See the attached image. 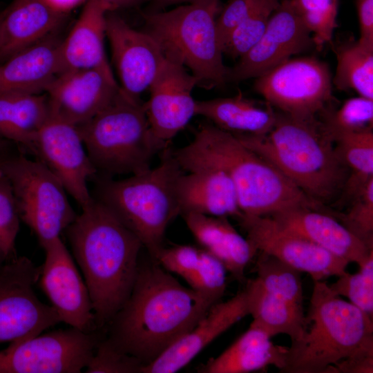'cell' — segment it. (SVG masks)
Instances as JSON below:
<instances>
[{
    "mask_svg": "<svg viewBox=\"0 0 373 373\" xmlns=\"http://www.w3.org/2000/svg\"><path fill=\"white\" fill-rule=\"evenodd\" d=\"M220 300L186 287L156 260L139 262L131 292L106 327L118 350L149 364Z\"/></svg>",
    "mask_w": 373,
    "mask_h": 373,
    "instance_id": "6da1fadb",
    "label": "cell"
},
{
    "mask_svg": "<svg viewBox=\"0 0 373 373\" xmlns=\"http://www.w3.org/2000/svg\"><path fill=\"white\" fill-rule=\"evenodd\" d=\"M65 232L90 294L97 329L102 330L131 292L143 245L95 198Z\"/></svg>",
    "mask_w": 373,
    "mask_h": 373,
    "instance_id": "7a4b0ae2",
    "label": "cell"
},
{
    "mask_svg": "<svg viewBox=\"0 0 373 373\" xmlns=\"http://www.w3.org/2000/svg\"><path fill=\"white\" fill-rule=\"evenodd\" d=\"M184 171L216 168L224 171L236 190L245 216H269L292 207L318 209L274 166L238 137L212 124H203L187 145L172 150Z\"/></svg>",
    "mask_w": 373,
    "mask_h": 373,
    "instance_id": "3957f363",
    "label": "cell"
},
{
    "mask_svg": "<svg viewBox=\"0 0 373 373\" xmlns=\"http://www.w3.org/2000/svg\"><path fill=\"white\" fill-rule=\"evenodd\" d=\"M234 135L318 204L330 200L345 183L346 167L322 122L316 117L276 113L267 134Z\"/></svg>",
    "mask_w": 373,
    "mask_h": 373,
    "instance_id": "277c9868",
    "label": "cell"
},
{
    "mask_svg": "<svg viewBox=\"0 0 373 373\" xmlns=\"http://www.w3.org/2000/svg\"><path fill=\"white\" fill-rule=\"evenodd\" d=\"M313 282L301 336L287 347L280 372L325 373L347 357L373 353L372 317L323 280Z\"/></svg>",
    "mask_w": 373,
    "mask_h": 373,
    "instance_id": "5b68a950",
    "label": "cell"
},
{
    "mask_svg": "<svg viewBox=\"0 0 373 373\" xmlns=\"http://www.w3.org/2000/svg\"><path fill=\"white\" fill-rule=\"evenodd\" d=\"M183 171L167 147L155 168L122 180H99L95 199L140 239L152 259L164 247L168 225L180 215L176 183Z\"/></svg>",
    "mask_w": 373,
    "mask_h": 373,
    "instance_id": "8992f818",
    "label": "cell"
},
{
    "mask_svg": "<svg viewBox=\"0 0 373 373\" xmlns=\"http://www.w3.org/2000/svg\"><path fill=\"white\" fill-rule=\"evenodd\" d=\"M77 126L93 166L106 178L146 171L168 147L152 133L145 104L121 90L110 104Z\"/></svg>",
    "mask_w": 373,
    "mask_h": 373,
    "instance_id": "52a82bcc",
    "label": "cell"
},
{
    "mask_svg": "<svg viewBox=\"0 0 373 373\" xmlns=\"http://www.w3.org/2000/svg\"><path fill=\"white\" fill-rule=\"evenodd\" d=\"M219 0L179 6L144 15L145 32L159 44L166 58L189 69L198 86L211 89L227 82L229 68L216 29Z\"/></svg>",
    "mask_w": 373,
    "mask_h": 373,
    "instance_id": "ba28073f",
    "label": "cell"
},
{
    "mask_svg": "<svg viewBox=\"0 0 373 373\" xmlns=\"http://www.w3.org/2000/svg\"><path fill=\"white\" fill-rule=\"evenodd\" d=\"M0 171L11 184L21 221L42 248L59 238L76 218L63 184L39 160L8 155L0 161Z\"/></svg>",
    "mask_w": 373,
    "mask_h": 373,
    "instance_id": "9c48e42d",
    "label": "cell"
},
{
    "mask_svg": "<svg viewBox=\"0 0 373 373\" xmlns=\"http://www.w3.org/2000/svg\"><path fill=\"white\" fill-rule=\"evenodd\" d=\"M332 76L325 62L312 57L289 58L256 77L254 88L281 113L311 119L332 97Z\"/></svg>",
    "mask_w": 373,
    "mask_h": 373,
    "instance_id": "30bf717a",
    "label": "cell"
},
{
    "mask_svg": "<svg viewBox=\"0 0 373 373\" xmlns=\"http://www.w3.org/2000/svg\"><path fill=\"white\" fill-rule=\"evenodd\" d=\"M101 337L70 327L12 341L0 351V373H79Z\"/></svg>",
    "mask_w": 373,
    "mask_h": 373,
    "instance_id": "8fae6325",
    "label": "cell"
},
{
    "mask_svg": "<svg viewBox=\"0 0 373 373\" xmlns=\"http://www.w3.org/2000/svg\"><path fill=\"white\" fill-rule=\"evenodd\" d=\"M40 271L26 256L12 258L0 268V343L35 336L61 323L35 291Z\"/></svg>",
    "mask_w": 373,
    "mask_h": 373,
    "instance_id": "7c38bea8",
    "label": "cell"
},
{
    "mask_svg": "<svg viewBox=\"0 0 373 373\" xmlns=\"http://www.w3.org/2000/svg\"><path fill=\"white\" fill-rule=\"evenodd\" d=\"M238 221L258 253L272 256L307 273L313 281L338 277L346 271L349 262L280 227L269 216L242 215Z\"/></svg>",
    "mask_w": 373,
    "mask_h": 373,
    "instance_id": "4fadbf2b",
    "label": "cell"
},
{
    "mask_svg": "<svg viewBox=\"0 0 373 373\" xmlns=\"http://www.w3.org/2000/svg\"><path fill=\"white\" fill-rule=\"evenodd\" d=\"M32 154L58 178L82 209L93 201L88 182L97 171L77 126L50 116L37 135Z\"/></svg>",
    "mask_w": 373,
    "mask_h": 373,
    "instance_id": "5bb4252c",
    "label": "cell"
},
{
    "mask_svg": "<svg viewBox=\"0 0 373 373\" xmlns=\"http://www.w3.org/2000/svg\"><path fill=\"white\" fill-rule=\"evenodd\" d=\"M43 249L39 281L61 322L86 332L98 330L86 284L61 238Z\"/></svg>",
    "mask_w": 373,
    "mask_h": 373,
    "instance_id": "9a60e30c",
    "label": "cell"
},
{
    "mask_svg": "<svg viewBox=\"0 0 373 373\" xmlns=\"http://www.w3.org/2000/svg\"><path fill=\"white\" fill-rule=\"evenodd\" d=\"M312 35L290 0L280 1L256 44L229 68L227 81L238 82L258 77L294 55L313 45Z\"/></svg>",
    "mask_w": 373,
    "mask_h": 373,
    "instance_id": "2e32d148",
    "label": "cell"
},
{
    "mask_svg": "<svg viewBox=\"0 0 373 373\" xmlns=\"http://www.w3.org/2000/svg\"><path fill=\"white\" fill-rule=\"evenodd\" d=\"M106 25L120 90L128 98L141 102V94L149 88L166 57L149 34L133 28L119 16L107 14Z\"/></svg>",
    "mask_w": 373,
    "mask_h": 373,
    "instance_id": "e0dca14e",
    "label": "cell"
},
{
    "mask_svg": "<svg viewBox=\"0 0 373 373\" xmlns=\"http://www.w3.org/2000/svg\"><path fill=\"white\" fill-rule=\"evenodd\" d=\"M119 90L112 70L90 68L59 74L45 93L52 117L79 126L110 104Z\"/></svg>",
    "mask_w": 373,
    "mask_h": 373,
    "instance_id": "ac0fdd59",
    "label": "cell"
},
{
    "mask_svg": "<svg viewBox=\"0 0 373 373\" xmlns=\"http://www.w3.org/2000/svg\"><path fill=\"white\" fill-rule=\"evenodd\" d=\"M198 86V79L184 66L166 58L144 103L151 130L158 140L169 144L195 115L192 92Z\"/></svg>",
    "mask_w": 373,
    "mask_h": 373,
    "instance_id": "d6986e66",
    "label": "cell"
},
{
    "mask_svg": "<svg viewBox=\"0 0 373 373\" xmlns=\"http://www.w3.org/2000/svg\"><path fill=\"white\" fill-rule=\"evenodd\" d=\"M247 315V298L244 288L230 299L213 305L189 332L144 366L142 373L179 371L214 339Z\"/></svg>",
    "mask_w": 373,
    "mask_h": 373,
    "instance_id": "ffe728a7",
    "label": "cell"
},
{
    "mask_svg": "<svg viewBox=\"0 0 373 373\" xmlns=\"http://www.w3.org/2000/svg\"><path fill=\"white\" fill-rule=\"evenodd\" d=\"M269 216L280 227L358 266L373 251L341 221L318 209L298 206Z\"/></svg>",
    "mask_w": 373,
    "mask_h": 373,
    "instance_id": "44dd1931",
    "label": "cell"
},
{
    "mask_svg": "<svg viewBox=\"0 0 373 373\" xmlns=\"http://www.w3.org/2000/svg\"><path fill=\"white\" fill-rule=\"evenodd\" d=\"M0 63L55 34L67 14L45 0H14L0 12Z\"/></svg>",
    "mask_w": 373,
    "mask_h": 373,
    "instance_id": "7402d4cb",
    "label": "cell"
},
{
    "mask_svg": "<svg viewBox=\"0 0 373 373\" xmlns=\"http://www.w3.org/2000/svg\"><path fill=\"white\" fill-rule=\"evenodd\" d=\"M176 195L180 215L196 213L238 220L243 215L233 183L218 169L183 171L177 180Z\"/></svg>",
    "mask_w": 373,
    "mask_h": 373,
    "instance_id": "603a6c76",
    "label": "cell"
},
{
    "mask_svg": "<svg viewBox=\"0 0 373 373\" xmlns=\"http://www.w3.org/2000/svg\"><path fill=\"white\" fill-rule=\"evenodd\" d=\"M108 12V7L101 0H86L68 36L61 41L60 74L80 69L112 70L104 48Z\"/></svg>",
    "mask_w": 373,
    "mask_h": 373,
    "instance_id": "cb8c5ba5",
    "label": "cell"
},
{
    "mask_svg": "<svg viewBox=\"0 0 373 373\" xmlns=\"http://www.w3.org/2000/svg\"><path fill=\"white\" fill-rule=\"evenodd\" d=\"M61 41L53 34L0 63V94L45 93L61 73Z\"/></svg>",
    "mask_w": 373,
    "mask_h": 373,
    "instance_id": "d4e9b609",
    "label": "cell"
},
{
    "mask_svg": "<svg viewBox=\"0 0 373 373\" xmlns=\"http://www.w3.org/2000/svg\"><path fill=\"white\" fill-rule=\"evenodd\" d=\"M181 216L201 247L217 258L236 280L244 282L245 270L258 251L228 218L196 213Z\"/></svg>",
    "mask_w": 373,
    "mask_h": 373,
    "instance_id": "484cf974",
    "label": "cell"
},
{
    "mask_svg": "<svg viewBox=\"0 0 373 373\" xmlns=\"http://www.w3.org/2000/svg\"><path fill=\"white\" fill-rule=\"evenodd\" d=\"M261 328L250 324L233 343L218 356L201 365L202 373H248L269 366L280 372L285 365L287 347L276 345Z\"/></svg>",
    "mask_w": 373,
    "mask_h": 373,
    "instance_id": "4316f807",
    "label": "cell"
},
{
    "mask_svg": "<svg viewBox=\"0 0 373 373\" xmlns=\"http://www.w3.org/2000/svg\"><path fill=\"white\" fill-rule=\"evenodd\" d=\"M50 116L46 93L0 94V137L32 154L37 135Z\"/></svg>",
    "mask_w": 373,
    "mask_h": 373,
    "instance_id": "83f0119b",
    "label": "cell"
},
{
    "mask_svg": "<svg viewBox=\"0 0 373 373\" xmlns=\"http://www.w3.org/2000/svg\"><path fill=\"white\" fill-rule=\"evenodd\" d=\"M195 115L233 134L263 135L273 128L276 113L245 98L242 94L195 101Z\"/></svg>",
    "mask_w": 373,
    "mask_h": 373,
    "instance_id": "f1b7e54d",
    "label": "cell"
},
{
    "mask_svg": "<svg viewBox=\"0 0 373 373\" xmlns=\"http://www.w3.org/2000/svg\"><path fill=\"white\" fill-rule=\"evenodd\" d=\"M245 289L249 315L253 318L251 324L271 337L285 334L293 342L301 336L305 318L303 307L268 291L256 278L247 280Z\"/></svg>",
    "mask_w": 373,
    "mask_h": 373,
    "instance_id": "f546056e",
    "label": "cell"
},
{
    "mask_svg": "<svg viewBox=\"0 0 373 373\" xmlns=\"http://www.w3.org/2000/svg\"><path fill=\"white\" fill-rule=\"evenodd\" d=\"M332 139L339 160L351 170L345 184L348 194L354 195L373 178L372 129L339 133Z\"/></svg>",
    "mask_w": 373,
    "mask_h": 373,
    "instance_id": "4dcf8cb0",
    "label": "cell"
},
{
    "mask_svg": "<svg viewBox=\"0 0 373 373\" xmlns=\"http://www.w3.org/2000/svg\"><path fill=\"white\" fill-rule=\"evenodd\" d=\"M332 84L340 90H353L373 99V46L357 41L336 52Z\"/></svg>",
    "mask_w": 373,
    "mask_h": 373,
    "instance_id": "1f68e13d",
    "label": "cell"
},
{
    "mask_svg": "<svg viewBox=\"0 0 373 373\" xmlns=\"http://www.w3.org/2000/svg\"><path fill=\"white\" fill-rule=\"evenodd\" d=\"M255 270L256 278L266 290L303 307L301 272L263 252H259Z\"/></svg>",
    "mask_w": 373,
    "mask_h": 373,
    "instance_id": "d6a6232c",
    "label": "cell"
},
{
    "mask_svg": "<svg viewBox=\"0 0 373 373\" xmlns=\"http://www.w3.org/2000/svg\"><path fill=\"white\" fill-rule=\"evenodd\" d=\"M319 50L332 39L337 27L338 0H290Z\"/></svg>",
    "mask_w": 373,
    "mask_h": 373,
    "instance_id": "836d02e7",
    "label": "cell"
},
{
    "mask_svg": "<svg viewBox=\"0 0 373 373\" xmlns=\"http://www.w3.org/2000/svg\"><path fill=\"white\" fill-rule=\"evenodd\" d=\"M338 296L373 318V251L354 274L347 271L329 285Z\"/></svg>",
    "mask_w": 373,
    "mask_h": 373,
    "instance_id": "e575fe53",
    "label": "cell"
},
{
    "mask_svg": "<svg viewBox=\"0 0 373 373\" xmlns=\"http://www.w3.org/2000/svg\"><path fill=\"white\" fill-rule=\"evenodd\" d=\"M325 114L322 123L331 138L339 133L372 129L373 99L358 95L347 99L337 111Z\"/></svg>",
    "mask_w": 373,
    "mask_h": 373,
    "instance_id": "d590c367",
    "label": "cell"
},
{
    "mask_svg": "<svg viewBox=\"0 0 373 373\" xmlns=\"http://www.w3.org/2000/svg\"><path fill=\"white\" fill-rule=\"evenodd\" d=\"M278 5L260 9L235 27L222 45L223 54L240 59L249 51L262 36L271 15Z\"/></svg>",
    "mask_w": 373,
    "mask_h": 373,
    "instance_id": "8d00e7d4",
    "label": "cell"
},
{
    "mask_svg": "<svg viewBox=\"0 0 373 373\" xmlns=\"http://www.w3.org/2000/svg\"><path fill=\"white\" fill-rule=\"evenodd\" d=\"M227 272L217 258L202 248L197 266L184 280L193 289L220 300L227 288Z\"/></svg>",
    "mask_w": 373,
    "mask_h": 373,
    "instance_id": "74e56055",
    "label": "cell"
},
{
    "mask_svg": "<svg viewBox=\"0 0 373 373\" xmlns=\"http://www.w3.org/2000/svg\"><path fill=\"white\" fill-rule=\"evenodd\" d=\"M354 196L352 207L341 222L369 248H373V178Z\"/></svg>",
    "mask_w": 373,
    "mask_h": 373,
    "instance_id": "f35d334b",
    "label": "cell"
},
{
    "mask_svg": "<svg viewBox=\"0 0 373 373\" xmlns=\"http://www.w3.org/2000/svg\"><path fill=\"white\" fill-rule=\"evenodd\" d=\"M20 217L11 184L0 171V247L8 260L15 257Z\"/></svg>",
    "mask_w": 373,
    "mask_h": 373,
    "instance_id": "ab89813d",
    "label": "cell"
},
{
    "mask_svg": "<svg viewBox=\"0 0 373 373\" xmlns=\"http://www.w3.org/2000/svg\"><path fill=\"white\" fill-rule=\"evenodd\" d=\"M143 364L114 347L104 336L99 339L85 372L88 373H142Z\"/></svg>",
    "mask_w": 373,
    "mask_h": 373,
    "instance_id": "60d3db41",
    "label": "cell"
},
{
    "mask_svg": "<svg viewBox=\"0 0 373 373\" xmlns=\"http://www.w3.org/2000/svg\"><path fill=\"white\" fill-rule=\"evenodd\" d=\"M279 3V0H229L216 21L221 48L228 35L238 24L260 9Z\"/></svg>",
    "mask_w": 373,
    "mask_h": 373,
    "instance_id": "b9f144b4",
    "label": "cell"
},
{
    "mask_svg": "<svg viewBox=\"0 0 373 373\" xmlns=\"http://www.w3.org/2000/svg\"><path fill=\"white\" fill-rule=\"evenodd\" d=\"M201 251L202 248L191 245L163 247L153 260L169 272L176 274L184 280L197 266Z\"/></svg>",
    "mask_w": 373,
    "mask_h": 373,
    "instance_id": "7bdbcfd3",
    "label": "cell"
},
{
    "mask_svg": "<svg viewBox=\"0 0 373 373\" xmlns=\"http://www.w3.org/2000/svg\"><path fill=\"white\" fill-rule=\"evenodd\" d=\"M373 353L350 356L330 366L325 373H372Z\"/></svg>",
    "mask_w": 373,
    "mask_h": 373,
    "instance_id": "ee69618b",
    "label": "cell"
},
{
    "mask_svg": "<svg viewBox=\"0 0 373 373\" xmlns=\"http://www.w3.org/2000/svg\"><path fill=\"white\" fill-rule=\"evenodd\" d=\"M361 42L373 46V0H356Z\"/></svg>",
    "mask_w": 373,
    "mask_h": 373,
    "instance_id": "f6af8a7d",
    "label": "cell"
},
{
    "mask_svg": "<svg viewBox=\"0 0 373 373\" xmlns=\"http://www.w3.org/2000/svg\"><path fill=\"white\" fill-rule=\"evenodd\" d=\"M55 9L68 14L71 10L85 3L86 0H45Z\"/></svg>",
    "mask_w": 373,
    "mask_h": 373,
    "instance_id": "bcb514c9",
    "label": "cell"
},
{
    "mask_svg": "<svg viewBox=\"0 0 373 373\" xmlns=\"http://www.w3.org/2000/svg\"><path fill=\"white\" fill-rule=\"evenodd\" d=\"M108 7L110 12L113 10L133 7L147 0H101Z\"/></svg>",
    "mask_w": 373,
    "mask_h": 373,
    "instance_id": "7dc6e473",
    "label": "cell"
},
{
    "mask_svg": "<svg viewBox=\"0 0 373 373\" xmlns=\"http://www.w3.org/2000/svg\"><path fill=\"white\" fill-rule=\"evenodd\" d=\"M207 0H153L154 10L160 11L164 8L179 3H192Z\"/></svg>",
    "mask_w": 373,
    "mask_h": 373,
    "instance_id": "c3c4849f",
    "label": "cell"
},
{
    "mask_svg": "<svg viewBox=\"0 0 373 373\" xmlns=\"http://www.w3.org/2000/svg\"><path fill=\"white\" fill-rule=\"evenodd\" d=\"M7 142L8 141L0 137V161L8 155Z\"/></svg>",
    "mask_w": 373,
    "mask_h": 373,
    "instance_id": "681fc988",
    "label": "cell"
},
{
    "mask_svg": "<svg viewBox=\"0 0 373 373\" xmlns=\"http://www.w3.org/2000/svg\"><path fill=\"white\" fill-rule=\"evenodd\" d=\"M8 260V258L4 253V251L0 247V268L3 265V264Z\"/></svg>",
    "mask_w": 373,
    "mask_h": 373,
    "instance_id": "f907efd6",
    "label": "cell"
},
{
    "mask_svg": "<svg viewBox=\"0 0 373 373\" xmlns=\"http://www.w3.org/2000/svg\"><path fill=\"white\" fill-rule=\"evenodd\" d=\"M0 17H1V15H0Z\"/></svg>",
    "mask_w": 373,
    "mask_h": 373,
    "instance_id": "816d5d0a",
    "label": "cell"
}]
</instances>
